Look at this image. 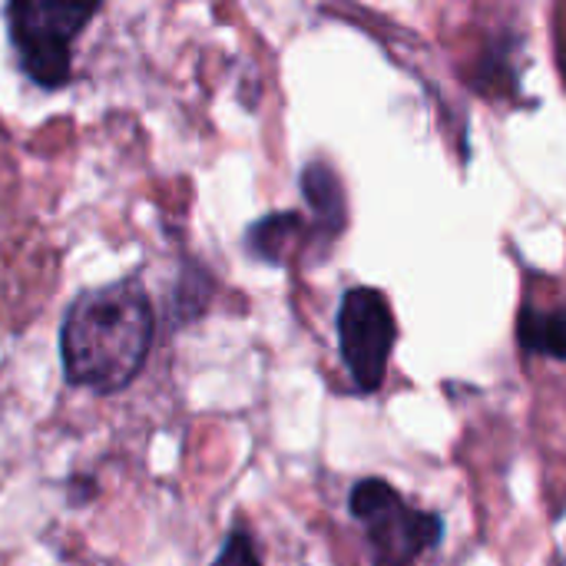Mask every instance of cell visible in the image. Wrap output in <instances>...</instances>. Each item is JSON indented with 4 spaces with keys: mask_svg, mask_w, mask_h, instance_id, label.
Wrapping results in <instances>:
<instances>
[{
    "mask_svg": "<svg viewBox=\"0 0 566 566\" xmlns=\"http://www.w3.org/2000/svg\"><path fill=\"white\" fill-rule=\"evenodd\" d=\"M156 315L146 289L133 279L83 292L60 328V355L70 385L96 395L123 391L146 365Z\"/></svg>",
    "mask_w": 566,
    "mask_h": 566,
    "instance_id": "obj_1",
    "label": "cell"
},
{
    "mask_svg": "<svg viewBox=\"0 0 566 566\" xmlns=\"http://www.w3.org/2000/svg\"><path fill=\"white\" fill-rule=\"evenodd\" d=\"M99 3H70V0H13L7 7L10 40L17 46L23 73L43 86L60 90L70 80L73 56L70 43L90 23Z\"/></svg>",
    "mask_w": 566,
    "mask_h": 566,
    "instance_id": "obj_2",
    "label": "cell"
},
{
    "mask_svg": "<svg viewBox=\"0 0 566 566\" xmlns=\"http://www.w3.org/2000/svg\"><path fill=\"white\" fill-rule=\"evenodd\" d=\"M348 507L352 517L365 527L375 566H408L441 544L444 521L438 514L415 511L391 484L378 478L358 481L352 488Z\"/></svg>",
    "mask_w": 566,
    "mask_h": 566,
    "instance_id": "obj_3",
    "label": "cell"
},
{
    "mask_svg": "<svg viewBox=\"0 0 566 566\" xmlns=\"http://www.w3.org/2000/svg\"><path fill=\"white\" fill-rule=\"evenodd\" d=\"M395 338L398 325L388 298L368 285L348 289L338 305V348L358 391L371 395L381 388Z\"/></svg>",
    "mask_w": 566,
    "mask_h": 566,
    "instance_id": "obj_4",
    "label": "cell"
},
{
    "mask_svg": "<svg viewBox=\"0 0 566 566\" xmlns=\"http://www.w3.org/2000/svg\"><path fill=\"white\" fill-rule=\"evenodd\" d=\"M302 196L308 202V209L315 212V222L322 226V232L335 235L345 229V192H342V179L338 172L315 159L305 166L302 172Z\"/></svg>",
    "mask_w": 566,
    "mask_h": 566,
    "instance_id": "obj_5",
    "label": "cell"
},
{
    "mask_svg": "<svg viewBox=\"0 0 566 566\" xmlns=\"http://www.w3.org/2000/svg\"><path fill=\"white\" fill-rule=\"evenodd\" d=\"M302 229H305L302 216H295V212H275V216L259 219V222L249 229L245 245H249V252H252L255 259L275 262V265H279V262H285V255H289L292 242L302 235Z\"/></svg>",
    "mask_w": 566,
    "mask_h": 566,
    "instance_id": "obj_6",
    "label": "cell"
},
{
    "mask_svg": "<svg viewBox=\"0 0 566 566\" xmlns=\"http://www.w3.org/2000/svg\"><path fill=\"white\" fill-rule=\"evenodd\" d=\"M517 338L534 355L566 361V308H560V312L524 308L521 322H517Z\"/></svg>",
    "mask_w": 566,
    "mask_h": 566,
    "instance_id": "obj_7",
    "label": "cell"
},
{
    "mask_svg": "<svg viewBox=\"0 0 566 566\" xmlns=\"http://www.w3.org/2000/svg\"><path fill=\"white\" fill-rule=\"evenodd\" d=\"M212 566H262V560H259V554H255L252 537H249L242 527H235V531L229 534L226 547L219 551V557H216V564Z\"/></svg>",
    "mask_w": 566,
    "mask_h": 566,
    "instance_id": "obj_8",
    "label": "cell"
}]
</instances>
